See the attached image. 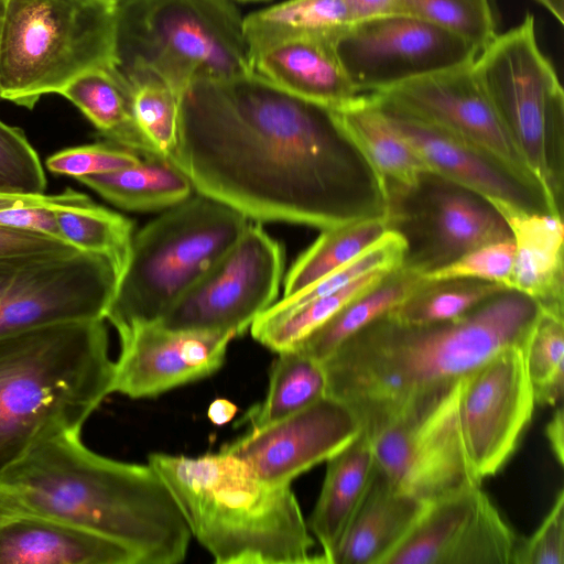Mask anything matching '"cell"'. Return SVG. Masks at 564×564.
I'll use <instances>...</instances> for the list:
<instances>
[{"label":"cell","instance_id":"obj_1","mask_svg":"<svg viewBox=\"0 0 564 564\" xmlns=\"http://www.w3.org/2000/svg\"><path fill=\"white\" fill-rule=\"evenodd\" d=\"M171 163L249 219L323 230L386 217V187L336 110L252 73L185 88Z\"/></svg>","mask_w":564,"mask_h":564},{"label":"cell","instance_id":"obj_2","mask_svg":"<svg viewBox=\"0 0 564 564\" xmlns=\"http://www.w3.org/2000/svg\"><path fill=\"white\" fill-rule=\"evenodd\" d=\"M541 306L503 290L455 319L405 324L388 314L322 361L326 394L345 403L371 435L422 395L455 382L499 350L525 349Z\"/></svg>","mask_w":564,"mask_h":564},{"label":"cell","instance_id":"obj_3","mask_svg":"<svg viewBox=\"0 0 564 564\" xmlns=\"http://www.w3.org/2000/svg\"><path fill=\"white\" fill-rule=\"evenodd\" d=\"M11 514L42 516L109 538L141 564L183 562L192 538L152 466L96 454L80 434L39 444L0 476V517Z\"/></svg>","mask_w":564,"mask_h":564},{"label":"cell","instance_id":"obj_4","mask_svg":"<svg viewBox=\"0 0 564 564\" xmlns=\"http://www.w3.org/2000/svg\"><path fill=\"white\" fill-rule=\"evenodd\" d=\"M104 321L52 323L0 337V476L39 444L80 434L113 393Z\"/></svg>","mask_w":564,"mask_h":564},{"label":"cell","instance_id":"obj_5","mask_svg":"<svg viewBox=\"0 0 564 564\" xmlns=\"http://www.w3.org/2000/svg\"><path fill=\"white\" fill-rule=\"evenodd\" d=\"M148 462L216 563H321L290 485L260 479L221 449L196 457L153 453Z\"/></svg>","mask_w":564,"mask_h":564},{"label":"cell","instance_id":"obj_6","mask_svg":"<svg viewBox=\"0 0 564 564\" xmlns=\"http://www.w3.org/2000/svg\"><path fill=\"white\" fill-rule=\"evenodd\" d=\"M250 224L240 212L196 193L133 235L105 319L119 336L159 323Z\"/></svg>","mask_w":564,"mask_h":564},{"label":"cell","instance_id":"obj_7","mask_svg":"<svg viewBox=\"0 0 564 564\" xmlns=\"http://www.w3.org/2000/svg\"><path fill=\"white\" fill-rule=\"evenodd\" d=\"M113 68L150 69L181 95L191 84L251 73L234 0H115Z\"/></svg>","mask_w":564,"mask_h":564},{"label":"cell","instance_id":"obj_8","mask_svg":"<svg viewBox=\"0 0 564 564\" xmlns=\"http://www.w3.org/2000/svg\"><path fill=\"white\" fill-rule=\"evenodd\" d=\"M115 0H6L0 99L28 109L113 65Z\"/></svg>","mask_w":564,"mask_h":564},{"label":"cell","instance_id":"obj_9","mask_svg":"<svg viewBox=\"0 0 564 564\" xmlns=\"http://www.w3.org/2000/svg\"><path fill=\"white\" fill-rule=\"evenodd\" d=\"M473 70L527 167L563 213L564 93L538 45L533 14L497 34Z\"/></svg>","mask_w":564,"mask_h":564},{"label":"cell","instance_id":"obj_10","mask_svg":"<svg viewBox=\"0 0 564 564\" xmlns=\"http://www.w3.org/2000/svg\"><path fill=\"white\" fill-rule=\"evenodd\" d=\"M460 380L422 395L367 434L377 469L397 489L424 503L482 481L460 426Z\"/></svg>","mask_w":564,"mask_h":564},{"label":"cell","instance_id":"obj_11","mask_svg":"<svg viewBox=\"0 0 564 564\" xmlns=\"http://www.w3.org/2000/svg\"><path fill=\"white\" fill-rule=\"evenodd\" d=\"M386 220L405 243L401 267L422 275L481 246L512 239L486 197L434 172L413 185L388 188Z\"/></svg>","mask_w":564,"mask_h":564},{"label":"cell","instance_id":"obj_12","mask_svg":"<svg viewBox=\"0 0 564 564\" xmlns=\"http://www.w3.org/2000/svg\"><path fill=\"white\" fill-rule=\"evenodd\" d=\"M118 273L78 249L0 258V337L41 325L105 319Z\"/></svg>","mask_w":564,"mask_h":564},{"label":"cell","instance_id":"obj_13","mask_svg":"<svg viewBox=\"0 0 564 564\" xmlns=\"http://www.w3.org/2000/svg\"><path fill=\"white\" fill-rule=\"evenodd\" d=\"M283 272L281 243L261 226L249 224L158 324L174 330L241 335L276 302Z\"/></svg>","mask_w":564,"mask_h":564},{"label":"cell","instance_id":"obj_14","mask_svg":"<svg viewBox=\"0 0 564 564\" xmlns=\"http://www.w3.org/2000/svg\"><path fill=\"white\" fill-rule=\"evenodd\" d=\"M334 46L361 94L470 64L479 50L463 37L410 14H392L348 25Z\"/></svg>","mask_w":564,"mask_h":564},{"label":"cell","instance_id":"obj_15","mask_svg":"<svg viewBox=\"0 0 564 564\" xmlns=\"http://www.w3.org/2000/svg\"><path fill=\"white\" fill-rule=\"evenodd\" d=\"M535 405L522 347L499 350L462 378L460 426L481 480L496 475L512 456Z\"/></svg>","mask_w":564,"mask_h":564},{"label":"cell","instance_id":"obj_16","mask_svg":"<svg viewBox=\"0 0 564 564\" xmlns=\"http://www.w3.org/2000/svg\"><path fill=\"white\" fill-rule=\"evenodd\" d=\"M368 95L415 120L463 140L543 188L507 133L473 70V63Z\"/></svg>","mask_w":564,"mask_h":564},{"label":"cell","instance_id":"obj_17","mask_svg":"<svg viewBox=\"0 0 564 564\" xmlns=\"http://www.w3.org/2000/svg\"><path fill=\"white\" fill-rule=\"evenodd\" d=\"M517 542L480 486L426 503L383 564H512Z\"/></svg>","mask_w":564,"mask_h":564},{"label":"cell","instance_id":"obj_18","mask_svg":"<svg viewBox=\"0 0 564 564\" xmlns=\"http://www.w3.org/2000/svg\"><path fill=\"white\" fill-rule=\"evenodd\" d=\"M361 426L341 401L323 395L305 408L226 444L221 451L243 462L260 479L291 485L351 443Z\"/></svg>","mask_w":564,"mask_h":564},{"label":"cell","instance_id":"obj_19","mask_svg":"<svg viewBox=\"0 0 564 564\" xmlns=\"http://www.w3.org/2000/svg\"><path fill=\"white\" fill-rule=\"evenodd\" d=\"M229 333L174 330L154 323L120 338L113 392L132 399L156 397L203 379L224 364Z\"/></svg>","mask_w":564,"mask_h":564},{"label":"cell","instance_id":"obj_20","mask_svg":"<svg viewBox=\"0 0 564 564\" xmlns=\"http://www.w3.org/2000/svg\"><path fill=\"white\" fill-rule=\"evenodd\" d=\"M367 96L412 145L430 172L489 200L505 202L527 212L563 217V213L542 187L519 176L498 160L443 130Z\"/></svg>","mask_w":564,"mask_h":564},{"label":"cell","instance_id":"obj_21","mask_svg":"<svg viewBox=\"0 0 564 564\" xmlns=\"http://www.w3.org/2000/svg\"><path fill=\"white\" fill-rule=\"evenodd\" d=\"M0 564H141L126 545L36 514L0 517Z\"/></svg>","mask_w":564,"mask_h":564},{"label":"cell","instance_id":"obj_22","mask_svg":"<svg viewBox=\"0 0 564 564\" xmlns=\"http://www.w3.org/2000/svg\"><path fill=\"white\" fill-rule=\"evenodd\" d=\"M251 73L301 98L338 109L361 94L325 36L294 37L250 56Z\"/></svg>","mask_w":564,"mask_h":564},{"label":"cell","instance_id":"obj_23","mask_svg":"<svg viewBox=\"0 0 564 564\" xmlns=\"http://www.w3.org/2000/svg\"><path fill=\"white\" fill-rule=\"evenodd\" d=\"M489 202L505 218L516 247L509 289L527 294L542 310L564 314L562 217L527 212L500 200Z\"/></svg>","mask_w":564,"mask_h":564},{"label":"cell","instance_id":"obj_24","mask_svg":"<svg viewBox=\"0 0 564 564\" xmlns=\"http://www.w3.org/2000/svg\"><path fill=\"white\" fill-rule=\"evenodd\" d=\"M426 503L397 489L375 467L370 484L333 556L332 564H383Z\"/></svg>","mask_w":564,"mask_h":564},{"label":"cell","instance_id":"obj_25","mask_svg":"<svg viewBox=\"0 0 564 564\" xmlns=\"http://www.w3.org/2000/svg\"><path fill=\"white\" fill-rule=\"evenodd\" d=\"M370 437L361 433L327 460L322 490L308 529L322 546V563H330L364 498L375 471Z\"/></svg>","mask_w":564,"mask_h":564},{"label":"cell","instance_id":"obj_26","mask_svg":"<svg viewBox=\"0 0 564 564\" xmlns=\"http://www.w3.org/2000/svg\"><path fill=\"white\" fill-rule=\"evenodd\" d=\"M59 95L75 105L109 142L143 159L163 160L139 129L128 83L113 66L77 76Z\"/></svg>","mask_w":564,"mask_h":564},{"label":"cell","instance_id":"obj_27","mask_svg":"<svg viewBox=\"0 0 564 564\" xmlns=\"http://www.w3.org/2000/svg\"><path fill=\"white\" fill-rule=\"evenodd\" d=\"M354 142L365 154L387 189L413 185L430 172L412 145L367 95L335 109Z\"/></svg>","mask_w":564,"mask_h":564},{"label":"cell","instance_id":"obj_28","mask_svg":"<svg viewBox=\"0 0 564 564\" xmlns=\"http://www.w3.org/2000/svg\"><path fill=\"white\" fill-rule=\"evenodd\" d=\"M120 208L134 212L165 210L193 195L189 178L174 164L143 159L117 171L77 178Z\"/></svg>","mask_w":564,"mask_h":564},{"label":"cell","instance_id":"obj_29","mask_svg":"<svg viewBox=\"0 0 564 564\" xmlns=\"http://www.w3.org/2000/svg\"><path fill=\"white\" fill-rule=\"evenodd\" d=\"M422 281V274L401 265L389 271L375 286L343 306L294 349L322 362L348 338L402 303Z\"/></svg>","mask_w":564,"mask_h":564},{"label":"cell","instance_id":"obj_30","mask_svg":"<svg viewBox=\"0 0 564 564\" xmlns=\"http://www.w3.org/2000/svg\"><path fill=\"white\" fill-rule=\"evenodd\" d=\"M350 24L344 0H286L243 17V34L250 57L289 39H334Z\"/></svg>","mask_w":564,"mask_h":564},{"label":"cell","instance_id":"obj_31","mask_svg":"<svg viewBox=\"0 0 564 564\" xmlns=\"http://www.w3.org/2000/svg\"><path fill=\"white\" fill-rule=\"evenodd\" d=\"M388 230L386 217L323 229L290 268L282 297L296 294L348 264L380 240Z\"/></svg>","mask_w":564,"mask_h":564},{"label":"cell","instance_id":"obj_32","mask_svg":"<svg viewBox=\"0 0 564 564\" xmlns=\"http://www.w3.org/2000/svg\"><path fill=\"white\" fill-rule=\"evenodd\" d=\"M389 271L391 270L369 272L334 293L289 310H267L251 325V335L275 352L294 348L343 306L375 286Z\"/></svg>","mask_w":564,"mask_h":564},{"label":"cell","instance_id":"obj_33","mask_svg":"<svg viewBox=\"0 0 564 564\" xmlns=\"http://www.w3.org/2000/svg\"><path fill=\"white\" fill-rule=\"evenodd\" d=\"M325 394L322 362L294 348L279 351L264 400L253 406L242 422L259 429L291 415Z\"/></svg>","mask_w":564,"mask_h":564},{"label":"cell","instance_id":"obj_34","mask_svg":"<svg viewBox=\"0 0 564 564\" xmlns=\"http://www.w3.org/2000/svg\"><path fill=\"white\" fill-rule=\"evenodd\" d=\"M59 236L75 248L104 256L118 276L123 270L134 235L133 221L94 204L55 208Z\"/></svg>","mask_w":564,"mask_h":564},{"label":"cell","instance_id":"obj_35","mask_svg":"<svg viewBox=\"0 0 564 564\" xmlns=\"http://www.w3.org/2000/svg\"><path fill=\"white\" fill-rule=\"evenodd\" d=\"M509 288L475 279H424L398 306L391 318L414 325L441 323L463 316L492 295Z\"/></svg>","mask_w":564,"mask_h":564},{"label":"cell","instance_id":"obj_36","mask_svg":"<svg viewBox=\"0 0 564 564\" xmlns=\"http://www.w3.org/2000/svg\"><path fill=\"white\" fill-rule=\"evenodd\" d=\"M120 75L128 83L139 129L159 156L171 162L178 142L181 94L147 68Z\"/></svg>","mask_w":564,"mask_h":564},{"label":"cell","instance_id":"obj_37","mask_svg":"<svg viewBox=\"0 0 564 564\" xmlns=\"http://www.w3.org/2000/svg\"><path fill=\"white\" fill-rule=\"evenodd\" d=\"M524 356L535 404H560L564 391V314L541 310Z\"/></svg>","mask_w":564,"mask_h":564},{"label":"cell","instance_id":"obj_38","mask_svg":"<svg viewBox=\"0 0 564 564\" xmlns=\"http://www.w3.org/2000/svg\"><path fill=\"white\" fill-rule=\"evenodd\" d=\"M402 13L434 23L479 52L497 35L489 0H400Z\"/></svg>","mask_w":564,"mask_h":564},{"label":"cell","instance_id":"obj_39","mask_svg":"<svg viewBox=\"0 0 564 564\" xmlns=\"http://www.w3.org/2000/svg\"><path fill=\"white\" fill-rule=\"evenodd\" d=\"M46 177L24 132L0 120V194L42 195Z\"/></svg>","mask_w":564,"mask_h":564},{"label":"cell","instance_id":"obj_40","mask_svg":"<svg viewBox=\"0 0 564 564\" xmlns=\"http://www.w3.org/2000/svg\"><path fill=\"white\" fill-rule=\"evenodd\" d=\"M142 156L111 142L95 143L61 150L46 159L47 170L76 180L102 174L140 163Z\"/></svg>","mask_w":564,"mask_h":564},{"label":"cell","instance_id":"obj_41","mask_svg":"<svg viewBox=\"0 0 564 564\" xmlns=\"http://www.w3.org/2000/svg\"><path fill=\"white\" fill-rule=\"evenodd\" d=\"M516 247L512 239L491 242L474 249L452 263L422 276L429 280L475 279L509 288Z\"/></svg>","mask_w":564,"mask_h":564},{"label":"cell","instance_id":"obj_42","mask_svg":"<svg viewBox=\"0 0 564 564\" xmlns=\"http://www.w3.org/2000/svg\"><path fill=\"white\" fill-rule=\"evenodd\" d=\"M512 564H564V490L561 489L539 528L518 539Z\"/></svg>","mask_w":564,"mask_h":564},{"label":"cell","instance_id":"obj_43","mask_svg":"<svg viewBox=\"0 0 564 564\" xmlns=\"http://www.w3.org/2000/svg\"><path fill=\"white\" fill-rule=\"evenodd\" d=\"M72 249L77 248L58 237L0 226V258Z\"/></svg>","mask_w":564,"mask_h":564},{"label":"cell","instance_id":"obj_44","mask_svg":"<svg viewBox=\"0 0 564 564\" xmlns=\"http://www.w3.org/2000/svg\"><path fill=\"white\" fill-rule=\"evenodd\" d=\"M55 208L51 205H31L2 209L0 210V226L62 238L58 231Z\"/></svg>","mask_w":564,"mask_h":564},{"label":"cell","instance_id":"obj_45","mask_svg":"<svg viewBox=\"0 0 564 564\" xmlns=\"http://www.w3.org/2000/svg\"><path fill=\"white\" fill-rule=\"evenodd\" d=\"M91 199L85 194L67 189L57 195H19V194H0V210L31 205H51L54 207L80 205Z\"/></svg>","mask_w":564,"mask_h":564},{"label":"cell","instance_id":"obj_46","mask_svg":"<svg viewBox=\"0 0 564 564\" xmlns=\"http://www.w3.org/2000/svg\"><path fill=\"white\" fill-rule=\"evenodd\" d=\"M351 24L380 17L403 14L400 0H344Z\"/></svg>","mask_w":564,"mask_h":564},{"label":"cell","instance_id":"obj_47","mask_svg":"<svg viewBox=\"0 0 564 564\" xmlns=\"http://www.w3.org/2000/svg\"><path fill=\"white\" fill-rule=\"evenodd\" d=\"M545 435L555 459L562 466L564 464V412L561 403L557 404L546 424Z\"/></svg>","mask_w":564,"mask_h":564},{"label":"cell","instance_id":"obj_48","mask_svg":"<svg viewBox=\"0 0 564 564\" xmlns=\"http://www.w3.org/2000/svg\"><path fill=\"white\" fill-rule=\"evenodd\" d=\"M237 406L226 399H216L207 410V416L216 425L229 423L237 413Z\"/></svg>","mask_w":564,"mask_h":564},{"label":"cell","instance_id":"obj_49","mask_svg":"<svg viewBox=\"0 0 564 564\" xmlns=\"http://www.w3.org/2000/svg\"><path fill=\"white\" fill-rule=\"evenodd\" d=\"M546 9L561 24L564 23V0H535Z\"/></svg>","mask_w":564,"mask_h":564},{"label":"cell","instance_id":"obj_50","mask_svg":"<svg viewBox=\"0 0 564 564\" xmlns=\"http://www.w3.org/2000/svg\"><path fill=\"white\" fill-rule=\"evenodd\" d=\"M6 13V0H0V40Z\"/></svg>","mask_w":564,"mask_h":564},{"label":"cell","instance_id":"obj_51","mask_svg":"<svg viewBox=\"0 0 564 564\" xmlns=\"http://www.w3.org/2000/svg\"><path fill=\"white\" fill-rule=\"evenodd\" d=\"M239 1H256V0H239Z\"/></svg>","mask_w":564,"mask_h":564}]
</instances>
